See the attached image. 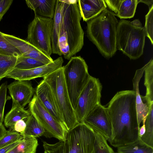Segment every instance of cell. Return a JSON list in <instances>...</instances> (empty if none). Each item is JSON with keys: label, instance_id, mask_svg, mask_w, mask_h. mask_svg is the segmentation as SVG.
I'll use <instances>...</instances> for the list:
<instances>
[{"label": "cell", "instance_id": "4fadbf2b", "mask_svg": "<svg viewBox=\"0 0 153 153\" xmlns=\"http://www.w3.org/2000/svg\"><path fill=\"white\" fill-rule=\"evenodd\" d=\"M2 34L12 45L17 49L22 56L36 59L45 65L48 64L53 61L51 56L45 55L27 40L12 35L3 33Z\"/></svg>", "mask_w": 153, "mask_h": 153}, {"label": "cell", "instance_id": "74e56055", "mask_svg": "<svg viewBox=\"0 0 153 153\" xmlns=\"http://www.w3.org/2000/svg\"><path fill=\"white\" fill-rule=\"evenodd\" d=\"M7 131L2 123H0V140L4 136Z\"/></svg>", "mask_w": 153, "mask_h": 153}, {"label": "cell", "instance_id": "8992f818", "mask_svg": "<svg viewBox=\"0 0 153 153\" xmlns=\"http://www.w3.org/2000/svg\"><path fill=\"white\" fill-rule=\"evenodd\" d=\"M50 86L68 131L78 124L71 104L62 66L43 78Z\"/></svg>", "mask_w": 153, "mask_h": 153}, {"label": "cell", "instance_id": "52a82bcc", "mask_svg": "<svg viewBox=\"0 0 153 153\" xmlns=\"http://www.w3.org/2000/svg\"><path fill=\"white\" fill-rule=\"evenodd\" d=\"M62 67L68 96L75 110L79 96L91 76L85 61L80 56L72 57Z\"/></svg>", "mask_w": 153, "mask_h": 153}, {"label": "cell", "instance_id": "ab89813d", "mask_svg": "<svg viewBox=\"0 0 153 153\" xmlns=\"http://www.w3.org/2000/svg\"><path fill=\"white\" fill-rule=\"evenodd\" d=\"M145 124H143V126L139 128V136L141 137L145 134Z\"/></svg>", "mask_w": 153, "mask_h": 153}, {"label": "cell", "instance_id": "44dd1931", "mask_svg": "<svg viewBox=\"0 0 153 153\" xmlns=\"http://www.w3.org/2000/svg\"><path fill=\"white\" fill-rule=\"evenodd\" d=\"M31 115L30 112L17 106L13 105L10 111L6 115L4 124L6 127H12L17 121L28 118Z\"/></svg>", "mask_w": 153, "mask_h": 153}, {"label": "cell", "instance_id": "9c48e42d", "mask_svg": "<svg viewBox=\"0 0 153 153\" xmlns=\"http://www.w3.org/2000/svg\"><path fill=\"white\" fill-rule=\"evenodd\" d=\"M102 85L99 79L91 76L81 93L75 112L78 123L86 117L100 104Z\"/></svg>", "mask_w": 153, "mask_h": 153}, {"label": "cell", "instance_id": "4dcf8cb0", "mask_svg": "<svg viewBox=\"0 0 153 153\" xmlns=\"http://www.w3.org/2000/svg\"><path fill=\"white\" fill-rule=\"evenodd\" d=\"M19 133L10 129L0 140V149L20 139L22 137Z\"/></svg>", "mask_w": 153, "mask_h": 153}, {"label": "cell", "instance_id": "7bdbcfd3", "mask_svg": "<svg viewBox=\"0 0 153 153\" xmlns=\"http://www.w3.org/2000/svg\"><path fill=\"white\" fill-rule=\"evenodd\" d=\"M1 0H0V2L1 1Z\"/></svg>", "mask_w": 153, "mask_h": 153}, {"label": "cell", "instance_id": "2e32d148", "mask_svg": "<svg viewBox=\"0 0 153 153\" xmlns=\"http://www.w3.org/2000/svg\"><path fill=\"white\" fill-rule=\"evenodd\" d=\"M81 18L86 22L95 18L106 9L104 0H78Z\"/></svg>", "mask_w": 153, "mask_h": 153}, {"label": "cell", "instance_id": "8fae6325", "mask_svg": "<svg viewBox=\"0 0 153 153\" xmlns=\"http://www.w3.org/2000/svg\"><path fill=\"white\" fill-rule=\"evenodd\" d=\"M94 132L99 133L109 142L111 137L112 126L107 107L99 105L83 122Z\"/></svg>", "mask_w": 153, "mask_h": 153}, {"label": "cell", "instance_id": "d6a6232c", "mask_svg": "<svg viewBox=\"0 0 153 153\" xmlns=\"http://www.w3.org/2000/svg\"><path fill=\"white\" fill-rule=\"evenodd\" d=\"M7 82L3 83L0 86V123H2L4 120V107L6 101Z\"/></svg>", "mask_w": 153, "mask_h": 153}, {"label": "cell", "instance_id": "4316f807", "mask_svg": "<svg viewBox=\"0 0 153 153\" xmlns=\"http://www.w3.org/2000/svg\"><path fill=\"white\" fill-rule=\"evenodd\" d=\"M19 56L0 54V81L14 68Z\"/></svg>", "mask_w": 153, "mask_h": 153}, {"label": "cell", "instance_id": "e0dca14e", "mask_svg": "<svg viewBox=\"0 0 153 153\" xmlns=\"http://www.w3.org/2000/svg\"><path fill=\"white\" fill-rule=\"evenodd\" d=\"M147 65V63L142 68L136 70L132 79L133 90L136 93V108L137 121L139 126L142 121L143 122V124L145 123L150 106H148L146 103H143L142 101L139 89V82Z\"/></svg>", "mask_w": 153, "mask_h": 153}, {"label": "cell", "instance_id": "f1b7e54d", "mask_svg": "<svg viewBox=\"0 0 153 153\" xmlns=\"http://www.w3.org/2000/svg\"><path fill=\"white\" fill-rule=\"evenodd\" d=\"M94 132L95 140L92 153H114L106 139L99 133Z\"/></svg>", "mask_w": 153, "mask_h": 153}, {"label": "cell", "instance_id": "484cf974", "mask_svg": "<svg viewBox=\"0 0 153 153\" xmlns=\"http://www.w3.org/2000/svg\"><path fill=\"white\" fill-rule=\"evenodd\" d=\"M145 124V132L140 138L144 143L153 148V103L149 106Z\"/></svg>", "mask_w": 153, "mask_h": 153}, {"label": "cell", "instance_id": "3957f363", "mask_svg": "<svg viewBox=\"0 0 153 153\" xmlns=\"http://www.w3.org/2000/svg\"><path fill=\"white\" fill-rule=\"evenodd\" d=\"M118 21L114 13L106 9L87 21L88 38L105 58L109 59L117 50V28Z\"/></svg>", "mask_w": 153, "mask_h": 153}, {"label": "cell", "instance_id": "8d00e7d4", "mask_svg": "<svg viewBox=\"0 0 153 153\" xmlns=\"http://www.w3.org/2000/svg\"><path fill=\"white\" fill-rule=\"evenodd\" d=\"M23 137L17 141L0 149V153H7L10 150L19 144L22 140Z\"/></svg>", "mask_w": 153, "mask_h": 153}, {"label": "cell", "instance_id": "836d02e7", "mask_svg": "<svg viewBox=\"0 0 153 153\" xmlns=\"http://www.w3.org/2000/svg\"><path fill=\"white\" fill-rule=\"evenodd\" d=\"M13 0H1L0 2V22L10 7Z\"/></svg>", "mask_w": 153, "mask_h": 153}, {"label": "cell", "instance_id": "e575fe53", "mask_svg": "<svg viewBox=\"0 0 153 153\" xmlns=\"http://www.w3.org/2000/svg\"><path fill=\"white\" fill-rule=\"evenodd\" d=\"M27 118L17 121L12 127L10 128V129L20 134L22 133L26 126V121Z\"/></svg>", "mask_w": 153, "mask_h": 153}, {"label": "cell", "instance_id": "d590c367", "mask_svg": "<svg viewBox=\"0 0 153 153\" xmlns=\"http://www.w3.org/2000/svg\"><path fill=\"white\" fill-rule=\"evenodd\" d=\"M122 0H105L107 6L108 8L115 13V14H117L120 5Z\"/></svg>", "mask_w": 153, "mask_h": 153}, {"label": "cell", "instance_id": "5b68a950", "mask_svg": "<svg viewBox=\"0 0 153 153\" xmlns=\"http://www.w3.org/2000/svg\"><path fill=\"white\" fill-rule=\"evenodd\" d=\"M117 50L131 59L139 58L143 54L146 34L138 19L132 22L121 19L117 28Z\"/></svg>", "mask_w": 153, "mask_h": 153}, {"label": "cell", "instance_id": "f35d334b", "mask_svg": "<svg viewBox=\"0 0 153 153\" xmlns=\"http://www.w3.org/2000/svg\"><path fill=\"white\" fill-rule=\"evenodd\" d=\"M138 3L140 2H142L146 4L148 6L149 9L153 7V0H138Z\"/></svg>", "mask_w": 153, "mask_h": 153}, {"label": "cell", "instance_id": "5bb4252c", "mask_svg": "<svg viewBox=\"0 0 153 153\" xmlns=\"http://www.w3.org/2000/svg\"><path fill=\"white\" fill-rule=\"evenodd\" d=\"M7 88L13 104L23 108L30 102L34 89L29 81H15L7 85Z\"/></svg>", "mask_w": 153, "mask_h": 153}, {"label": "cell", "instance_id": "d6986e66", "mask_svg": "<svg viewBox=\"0 0 153 153\" xmlns=\"http://www.w3.org/2000/svg\"><path fill=\"white\" fill-rule=\"evenodd\" d=\"M63 0H56L51 36L52 53L60 56L62 54L58 45L59 34L60 27Z\"/></svg>", "mask_w": 153, "mask_h": 153}, {"label": "cell", "instance_id": "f546056e", "mask_svg": "<svg viewBox=\"0 0 153 153\" xmlns=\"http://www.w3.org/2000/svg\"><path fill=\"white\" fill-rule=\"evenodd\" d=\"M0 54L17 56L21 55L19 51L7 40L0 31Z\"/></svg>", "mask_w": 153, "mask_h": 153}, {"label": "cell", "instance_id": "30bf717a", "mask_svg": "<svg viewBox=\"0 0 153 153\" xmlns=\"http://www.w3.org/2000/svg\"><path fill=\"white\" fill-rule=\"evenodd\" d=\"M29 110L41 125L44 130V136L63 140L68 131L47 110L35 94L29 103Z\"/></svg>", "mask_w": 153, "mask_h": 153}, {"label": "cell", "instance_id": "6da1fadb", "mask_svg": "<svg viewBox=\"0 0 153 153\" xmlns=\"http://www.w3.org/2000/svg\"><path fill=\"white\" fill-rule=\"evenodd\" d=\"M112 133L110 144L115 147L132 143L138 138V125L134 90L117 92L107 104Z\"/></svg>", "mask_w": 153, "mask_h": 153}, {"label": "cell", "instance_id": "603a6c76", "mask_svg": "<svg viewBox=\"0 0 153 153\" xmlns=\"http://www.w3.org/2000/svg\"><path fill=\"white\" fill-rule=\"evenodd\" d=\"M44 129L35 117L32 114L26 121V126L24 131L20 134L24 137H34L35 138L44 136Z\"/></svg>", "mask_w": 153, "mask_h": 153}, {"label": "cell", "instance_id": "7c38bea8", "mask_svg": "<svg viewBox=\"0 0 153 153\" xmlns=\"http://www.w3.org/2000/svg\"><path fill=\"white\" fill-rule=\"evenodd\" d=\"M64 60L60 56L53 62L43 66L28 70L14 68L6 77L18 81H29L39 77H44L62 66Z\"/></svg>", "mask_w": 153, "mask_h": 153}, {"label": "cell", "instance_id": "b9f144b4", "mask_svg": "<svg viewBox=\"0 0 153 153\" xmlns=\"http://www.w3.org/2000/svg\"><path fill=\"white\" fill-rule=\"evenodd\" d=\"M114 153H117V152H114Z\"/></svg>", "mask_w": 153, "mask_h": 153}, {"label": "cell", "instance_id": "277c9868", "mask_svg": "<svg viewBox=\"0 0 153 153\" xmlns=\"http://www.w3.org/2000/svg\"><path fill=\"white\" fill-rule=\"evenodd\" d=\"M95 140L94 131L82 123L68 130L63 140L53 144L43 141V146L50 153H92Z\"/></svg>", "mask_w": 153, "mask_h": 153}, {"label": "cell", "instance_id": "ffe728a7", "mask_svg": "<svg viewBox=\"0 0 153 153\" xmlns=\"http://www.w3.org/2000/svg\"><path fill=\"white\" fill-rule=\"evenodd\" d=\"M144 85L146 88L145 96L141 97L142 101L148 106L153 103V59L152 58L147 63L144 71Z\"/></svg>", "mask_w": 153, "mask_h": 153}, {"label": "cell", "instance_id": "60d3db41", "mask_svg": "<svg viewBox=\"0 0 153 153\" xmlns=\"http://www.w3.org/2000/svg\"><path fill=\"white\" fill-rule=\"evenodd\" d=\"M44 153H50L49 152L45 150Z\"/></svg>", "mask_w": 153, "mask_h": 153}, {"label": "cell", "instance_id": "7a4b0ae2", "mask_svg": "<svg viewBox=\"0 0 153 153\" xmlns=\"http://www.w3.org/2000/svg\"><path fill=\"white\" fill-rule=\"evenodd\" d=\"M81 18L78 0H63L58 45L62 55L67 60L80 51L84 45Z\"/></svg>", "mask_w": 153, "mask_h": 153}, {"label": "cell", "instance_id": "cb8c5ba5", "mask_svg": "<svg viewBox=\"0 0 153 153\" xmlns=\"http://www.w3.org/2000/svg\"><path fill=\"white\" fill-rule=\"evenodd\" d=\"M23 137L22 141L7 153H36L38 145L34 137Z\"/></svg>", "mask_w": 153, "mask_h": 153}, {"label": "cell", "instance_id": "ac0fdd59", "mask_svg": "<svg viewBox=\"0 0 153 153\" xmlns=\"http://www.w3.org/2000/svg\"><path fill=\"white\" fill-rule=\"evenodd\" d=\"M25 1L35 15L53 19L56 0H26Z\"/></svg>", "mask_w": 153, "mask_h": 153}, {"label": "cell", "instance_id": "9a60e30c", "mask_svg": "<svg viewBox=\"0 0 153 153\" xmlns=\"http://www.w3.org/2000/svg\"><path fill=\"white\" fill-rule=\"evenodd\" d=\"M35 94L52 116L67 128L51 89L44 79L41 81L37 86Z\"/></svg>", "mask_w": 153, "mask_h": 153}, {"label": "cell", "instance_id": "7402d4cb", "mask_svg": "<svg viewBox=\"0 0 153 153\" xmlns=\"http://www.w3.org/2000/svg\"><path fill=\"white\" fill-rule=\"evenodd\" d=\"M117 153H153V148L144 143L140 137L134 142L117 147Z\"/></svg>", "mask_w": 153, "mask_h": 153}, {"label": "cell", "instance_id": "ba28073f", "mask_svg": "<svg viewBox=\"0 0 153 153\" xmlns=\"http://www.w3.org/2000/svg\"><path fill=\"white\" fill-rule=\"evenodd\" d=\"M53 19L35 15L28 26L27 41L47 56L52 53Z\"/></svg>", "mask_w": 153, "mask_h": 153}, {"label": "cell", "instance_id": "83f0119b", "mask_svg": "<svg viewBox=\"0 0 153 153\" xmlns=\"http://www.w3.org/2000/svg\"><path fill=\"white\" fill-rule=\"evenodd\" d=\"M45 65L36 59L22 55L18 57L14 68L20 70H28Z\"/></svg>", "mask_w": 153, "mask_h": 153}, {"label": "cell", "instance_id": "d4e9b609", "mask_svg": "<svg viewBox=\"0 0 153 153\" xmlns=\"http://www.w3.org/2000/svg\"><path fill=\"white\" fill-rule=\"evenodd\" d=\"M138 4V0H122L117 13L115 16L120 19L133 17Z\"/></svg>", "mask_w": 153, "mask_h": 153}, {"label": "cell", "instance_id": "1f68e13d", "mask_svg": "<svg viewBox=\"0 0 153 153\" xmlns=\"http://www.w3.org/2000/svg\"><path fill=\"white\" fill-rule=\"evenodd\" d=\"M153 7L149 9L145 16V24L144 27L146 36L149 39L151 43L153 44Z\"/></svg>", "mask_w": 153, "mask_h": 153}]
</instances>
